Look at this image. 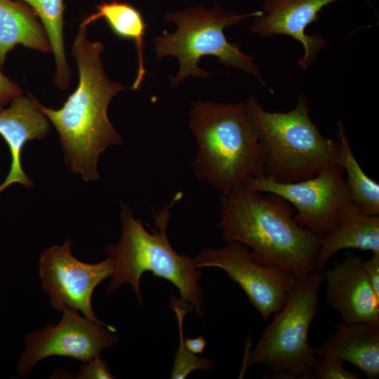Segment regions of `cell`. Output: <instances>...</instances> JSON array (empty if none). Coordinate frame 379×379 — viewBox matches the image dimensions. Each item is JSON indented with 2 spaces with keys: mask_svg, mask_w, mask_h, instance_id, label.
<instances>
[{
  "mask_svg": "<svg viewBox=\"0 0 379 379\" xmlns=\"http://www.w3.org/2000/svg\"><path fill=\"white\" fill-rule=\"evenodd\" d=\"M315 350L319 357L331 355L350 362L368 379L379 376V325L340 321L335 324V333Z\"/></svg>",
  "mask_w": 379,
  "mask_h": 379,
  "instance_id": "obj_16",
  "label": "cell"
},
{
  "mask_svg": "<svg viewBox=\"0 0 379 379\" xmlns=\"http://www.w3.org/2000/svg\"><path fill=\"white\" fill-rule=\"evenodd\" d=\"M18 44L42 53H52L51 46L37 14L18 0H0V67Z\"/></svg>",
  "mask_w": 379,
  "mask_h": 379,
  "instance_id": "obj_17",
  "label": "cell"
},
{
  "mask_svg": "<svg viewBox=\"0 0 379 379\" xmlns=\"http://www.w3.org/2000/svg\"><path fill=\"white\" fill-rule=\"evenodd\" d=\"M72 241L66 239L41 253L39 277L50 305L58 312L65 306L79 310L88 319L105 324L96 317L91 305L95 287L112 277L114 263L110 257L98 263L79 261L72 253Z\"/></svg>",
  "mask_w": 379,
  "mask_h": 379,
  "instance_id": "obj_11",
  "label": "cell"
},
{
  "mask_svg": "<svg viewBox=\"0 0 379 379\" xmlns=\"http://www.w3.org/2000/svg\"><path fill=\"white\" fill-rule=\"evenodd\" d=\"M220 204L217 227L224 242L242 243L258 260L296 278L314 271L321 237L294 220L295 209L288 201L241 184L222 194Z\"/></svg>",
  "mask_w": 379,
  "mask_h": 379,
  "instance_id": "obj_2",
  "label": "cell"
},
{
  "mask_svg": "<svg viewBox=\"0 0 379 379\" xmlns=\"http://www.w3.org/2000/svg\"><path fill=\"white\" fill-rule=\"evenodd\" d=\"M335 1L264 0L262 7L266 15L256 17L251 30L262 37L285 34L299 41L305 54L298 63L307 70L326 41L317 34H306L305 28L319 18V13L324 6Z\"/></svg>",
  "mask_w": 379,
  "mask_h": 379,
  "instance_id": "obj_13",
  "label": "cell"
},
{
  "mask_svg": "<svg viewBox=\"0 0 379 379\" xmlns=\"http://www.w3.org/2000/svg\"><path fill=\"white\" fill-rule=\"evenodd\" d=\"M324 281V274L317 271L296 278L284 305L244 358L242 371L260 364L273 373L270 378L311 379L318 359L309 343V331L319 311L318 295Z\"/></svg>",
  "mask_w": 379,
  "mask_h": 379,
  "instance_id": "obj_6",
  "label": "cell"
},
{
  "mask_svg": "<svg viewBox=\"0 0 379 379\" xmlns=\"http://www.w3.org/2000/svg\"><path fill=\"white\" fill-rule=\"evenodd\" d=\"M22 95L20 85L4 74L0 69V111L8 106L14 98Z\"/></svg>",
  "mask_w": 379,
  "mask_h": 379,
  "instance_id": "obj_24",
  "label": "cell"
},
{
  "mask_svg": "<svg viewBox=\"0 0 379 379\" xmlns=\"http://www.w3.org/2000/svg\"><path fill=\"white\" fill-rule=\"evenodd\" d=\"M262 11L248 14L224 12L219 8L206 10L202 6L166 13V21L177 25L174 32H163L154 39V50L158 59L167 55L178 58L180 69L171 77V86L177 87L187 77L206 78L210 72L199 66L201 58L213 55L222 65L240 69L255 76L265 85L257 66L251 57L243 53L238 44L229 42L224 29L239 25L245 18L260 17Z\"/></svg>",
  "mask_w": 379,
  "mask_h": 379,
  "instance_id": "obj_7",
  "label": "cell"
},
{
  "mask_svg": "<svg viewBox=\"0 0 379 379\" xmlns=\"http://www.w3.org/2000/svg\"><path fill=\"white\" fill-rule=\"evenodd\" d=\"M340 166L347 173L346 184L350 200L364 212L379 215V185L363 171L354 156L343 123H338Z\"/></svg>",
  "mask_w": 379,
  "mask_h": 379,
  "instance_id": "obj_19",
  "label": "cell"
},
{
  "mask_svg": "<svg viewBox=\"0 0 379 379\" xmlns=\"http://www.w3.org/2000/svg\"><path fill=\"white\" fill-rule=\"evenodd\" d=\"M197 143L193 170L222 194L246 180L265 176L257 128L242 102L198 101L190 110Z\"/></svg>",
  "mask_w": 379,
  "mask_h": 379,
  "instance_id": "obj_3",
  "label": "cell"
},
{
  "mask_svg": "<svg viewBox=\"0 0 379 379\" xmlns=\"http://www.w3.org/2000/svg\"><path fill=\"white\" fill-rule=\"evenodd\" d=\"M314 367L311 379H359V375L344 368L343 361L331 356L320 357Z\"/></svg>",
  "mask_w": 379,
  "mask_h": 379,
  "instance_id": "obj_22",
  "label": "cell"
},
{
  "mask_svg": "<svg viewBox=\"0 0 379 379\" xmlns=\"http://www.w3.org/2000/svg\"><path fill=\"white\" fill-rule=\"evenodd\" d=\"M50 132L49 120L39 110L30 93L29 97H16L8 107L0 111V135L11 154V169L0 185V193L15 182L28 188L34 185L22 169L21 152L27 142L43 139Z\"/></svg>",
  "mask_w": 379,
  "mask_h": 379,
  "instance_id": "obj_14",
  "label": "cell"
},
{
  "mask_svg": "<svg viewBox=\"0 0 379 379\" xmlns=\"http://www.w3.org/2000/svg\"><path fill=\"white\" fill-rule=\"evenodd\" d=\"M170 306L175 313L179 329V345L171 372L172 379H185L194 371H210L215 363L209 358L199 357L186 347L184 340L183 321L185 315L192 310L174 295L170 298Z\"/></svg>",
  "mask_w": 379,
  "mask_h": 379,
  "instance_id": "obj_21",
  "label": "cell"
},
{
  "mask_svg": "<svg viewBox=\"0 0 379 379\" xmlns=\"http://www.w3.org/2000/svg\"><path fill=\"white\" fill-rule=\"evenodd\" d=\"M347 248L379 254V215L366 213L350 197L340 210L337 225L320 239L314 271L324 270L335 253Z\"/></svg>",
  "mask_w": 379,
  "mask_h": 379,
  "instance_id": "obj_15",
  "label": "cell"
},
{
  "mask_svg": "<svg viewBox=\"0 0 379 379\" xmlns=\"http://www.w3.org/2000/svg\"><path fill=\"white\" fill-rule=\"evenodd\" d=\"M104 46L88 39L87 26L81 23L72 47L79 71V84L60 109L45 107L35 98L39 110L53 125L67 166L85 181L99 178L100 154L123 140L107 116L112 98L124 88L111 81L101 59Z\"/></svg>",
  "mask_w": 379,
  "mask_h": 379,
  "instance_id": "obj_1",
  "label": "cell"
},
{
  "mask_svg": "<svg viewBox=\"0 0 379 379\" xmlns=\"http://www.w3.org/2000/svg\"><path fill=\"white\" fill-rule=\"evenodd\" d=\"M364 268L371 286L379 295V254L372 253L368 259L364 260Z\"/></svg>",
  "mask_w": 379,
  "mask_h": 379,
  "instance_id": "obj_25",
  "label": "cell"
},
{
  "mask_svg": "<svg viewBox=\"0 0 379 379\" xmlns=\"http://www.w3.org/2000/svg\"><path fill=\"white\" fill-rule=\"evenodd\" d=\"M226 244L218 248H201L192 259L194 266L223 270L267 321L284 305L296 277L278 266L258 260L242 243L229 241Z\"/></svg>",
  "mask_w": 379,
  "mask_h": 379,
  "instance_id": "obj_8",
  "label": "cell"
},
{
  "mask_svg": "<svg viewBox=\"0 0 379 379\" xmlns=\"http://www.w3.org/2000/svg\"><path fill=\"white\" fill-rule=\"evenodd\" d=\"M265 159V177L291 183L312 178L324 168L340 166L339 141L321 135L304 95L288 112L266 111L254 96L246 102Z\"/></svg>",
  "mask_w": 379,
  "mask_h": 379,
  "instance_id": "obj_5",
  "label": "cell"
},
{
  "mask_svg": "<svg viewBox=\"0 0 379 379\" xmlns=\"http://www.w3.org/2000/svg\"><path fill=\"white\" fill-rule=\"evenodd\" d=\"M79 379H114L108 366L100 357L82 362L77 375Z\"/></svg>",
  "mask_w": 379,
  "mask_h": 379,
  "instance_id": "obj_23",
  "label": "cell"
},
{
  "mask_svg": "<svg viewBox=\"0 0 379 379\" xmlns=\"http://www.w3.org/2000/svg\"><path fill=\"white\" fill-rule=\"evenodd\" d=\"M185 344L187 347V348L192 352V353L197 354H201L206 345V342L204 339V338L200 335L197 338L191 339V338H185Z\"/></svg>",
  "mask_w": 379,
  "mask_h": 379,
  "instance_id": "obj_26",
  "label": "cell"
},
{
  "mask_svg": "<svg viewBox=\"0 0 379 379\" xmlns=\"http://www.w3.org/2000/svg\"><path fill=\"white\" fill-rule=\"evenodd\" d=\"M344 175L343 168L332 166L296 182L281 183L263 176L250 178L243 185L281 196L295 209L294 220L299 225L322 237L337 225L340 210L350 199Z\"/></svg>",
  "mask_w": 379,
  "mask_h": 379,
  "instance_id": "obj_9",
  "label": "cell"
},
{
  "mask_svg": "<svg viewBox=\"0 0 379 379\" xmlns=\"http://www.w3.org/2000/svg\"><path fill=\"white\" fill-rule=\"evenodd\" d=\"M181 197L178 193L169 204L154 213L151 232L144 227L141 219L133 217L129 206L121 204L120 239L105 248L114 263L107 292L114 293L128 284L142 305L141 277L145 272H151L171 282L179 291L180 300L202 317L204 291L199 284L201 269L194 266L192 259L178 253L167 235L170 209Z\"/></svg>",
  "mask_w": 379,
  "mask_h": 379,
  "instance_id": "obj_4",
  "label": "cell"
},
{
  "mask_svg": "<svg viewBox=\"0 0 379 379\" xmlns=\"http://www.w3.org/2000/svg\"><path fill=\"white\" fill-rule=\"evenodd\" d=\"M61 312L58 324L47 325L25 336V350L18 366L20 376L27 375L47 357H67L84 362L100 357L102 350L119 342L114 327L93 322L67 306Z\"/></svg>",
  "mask_w": 379,
  "mask_h": 379,
  "instance_id": "obj_10",
  "label": "cell"
},
{
  "mask_svg": "<svg viewBox=\"0 0 379 379\" xmlns=\"http://www.w3.org/2000/svg\"><path fill=\"white\" fill-rule=\"evenodd\" d=\"M30 6L37 14L49 39L55 61L54 84L60 90L68 89L71 72L65 48L63 0H18Z\"/></svg>",
  "mask_w": 379,
  "mask_h": 379,
  "instance_id": "obj_20",
  "label": "cell"
},
{
  "mask_svg": "<svg viewBox=\"0 0 379 379\" xmlns=\"http://www.w3.org/2000/svg\"><path fill=\"white\" fill-rule=\"evenodd\" d=\"M100 18L105 19L115 35L122 39L132 40L135 43L138 68L131 88L138 90L146 73L143 49L144 36L147 25L145 22L141 13L128 3L114 0L98 5L97 11L84 18L81 24L88 27Z\"/></svg>",
  "mask_w": 379,
  "mask_h": 379,
  "instance_id": "obj_18",
  "label": "cell"
},
{
  "mask_svg": "<svg viewBox=\"0 0 379 379\" xmlns=\"http://www.w3.org/2000/svg\"><path fill=\"white\" fill-rule=\"evenodd\" d=\"M345 255L324 274L326 300L346 324L379 325V295L366 274L364 259L350 251Z\"/></svg>",
  "mask_w": 379,
  "mask_h": 379,
  "instance_id": "obj_12",
  "label": "cell"
}]
</instances>
